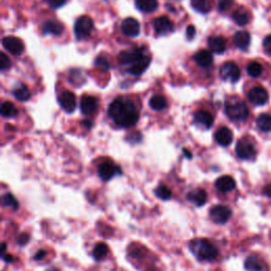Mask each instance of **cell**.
<instances>
[{"label":"cell","instance_id":"cell-40","mask_svg":"<svg viewBox=\"0 0 271 271\" xmlns=\"http://www.w3.org/2000/svg\"><path fill=\"white\" fill-rule=\"evenodd\" d=\"M67 3V0H47V4L53 8V9H58L63 7Z\"/></svg>","mask_w":271,"mask_h":271},{"label":"cell","instance_id":"cell-4","mask_svg":"<svg viewBox=\"0 0 271 271\" xmlns=\"http://www.w3.org/2000/svg\"><path fill=\"white\" fill-rule=\"evenodd\" d=\"M93 30H94L93 19L90 18L89 16H82L75 22L74 35L78 39V41H82V39H84L90 35Z\"/></svg>","mask_w":271,"mask_h":271},{"label":"cell","instance_id":"cell-17","mask_svg":"<svg viewBox=\"0 0 271 271\" xmlns=\"http://www.w3.org/2000/svg\"><path fill=\"white\" fill-rule=\"evenodd\" d=\"M98 99L92 96H84L81 100V110L86 116L94 115L98 109Z\"/></svg>","mask_w":271,"mask_h":271},{"label":"cell","instance_id":"cell-18","mask_svg":"<svg viewBox=\"0 0 271 271\" xmlns=\"http://www.w3.org/2000/svg\"><path fill=\"white\" fill-rule=\"evenodd\" d=\"M215 187L222 193H228L235 189L236 184L235 180L231 176H222L215 182Z\"/></svg>","mask_w":271,"mask_h":271},{"label":"cell","instance_id":"cell-25","mask_svg":"<svg viewBox=\"0 0 271 271\" xmlns=\"http://www.w3.org/2000/svg\"><path fill=\"white\" fill-rule=\"evenodd\" d=\"M233 21L238 26H246L250 22V13L247 9L239 8L232 15Z\"/></svg>","mask_w":271,"mask_h":271},{"label":"cell","instance_id":"cell-13","mask_svg":"<svg viewBox=\"0 0 271 271\" xmlns=\"http://www.w3.org/2000/svg\"><path fill=\"white\" fill-rule=\"evenodd\" d=\"M248 99L254 105H264L268 101V94L263 87H254L249 92Z\"/></svg>","mask_w":271,"mask_h":271},{"label":"cell","instance_id":"cell-27","mask_svg":"<svg viewBox=\"0 0 271 271\" xmlns=\"http://www.w3.org/2000/svg\"><path fill=\"white\" fill-rule=\"evenodd\" d=\"M233 42H234V45L238 49L245 50L248 48V46L250 44V35L246 31H239V32L235 33V35L233 37Z\"/></svg>","mask_w":271,"mask_h":271},{"label":"cell","instance_id":"cell-32","mask_svg":"<svg viewBox=\"0 0 271 271\" xmlns=\"http://www.w3.org/2000/svg\"><path fill=\"white\" fill-rule=\"evenodd\" d=\"M256 126L262 132H270L271 130V116L268 114H262L256 120Z\"/></svg>","mask_w":271,"mask_h":271},{"label":"cell","instance_id":"cell-9","mask_svg":"<svg viewBox=\"0 0 271 271\" xmlns=\"http://www.w3.org/2000/svg\"><path fill=\"white\" fill-rule=\"evenodd\" d=\"M219 73H220V76H222V78L225 79V81H230L232 83L237 82L240 77L239 68L237 67L236 64L232 62L224 64L219 70Z\"/></svg>","mask_w":271,"mask_h":271},{"label":"cell","instance_id":"cell-21","mask_svg":"<svg viewBox=\"0 0 271 271\" xmlns=\"http://www.w3.org/2000/svg\"><path fill=\"white\" fill-rule=\"evenodd\" d=\"M208 46L214 53H217V54L224 53L227 49L226 41L220 36H211L208 39Z\"/></svg>","mask_w":271,"mask_h":271},{"label":"cell","instance_id":"cell-15","mask_svg":"<svg viewBox=\"0 0 271 271\" xmlns=\"http://www.w3.org/2000/svg\"><path fill=\"white\" fill-rule=\"evenodd\" d=\"M213 122H214L213 116L209 112H206V110H198V112L194 114V123L199 127L209 129L212 127Z\"/></svg>","mask_w":271,"mask_h":271},{"label":"cell","instance_id":"cell-20","mask_svg":"<svg viewBox=\"0 0 271 271\" xmlns=\"http://www.w3.org/2000/svg\"><path fill=\"white\" fill-rule=\"evenodd\" d=\"M150 61H152V58L148 55L143 56L140 61H138L136 64L132 65L128 68V72L133 75H141L145 70L148 68Z\"/></svg>","mask_w":271,"mask_h":271},{"label":"cell","instance_id":"cell-26","mask_svg":"<svg viewBox=\"0 0 271 271\" xmlns=\"http://www.w3.org/2000/svg\"><path fill=\"white\" fill-rule=\"evenodd\" d=\"M136 7L143 13H152L158 8L157 0H135Z\"/></svg>","mask_w":271,"mask_h":271},{"label":"cell","instance_id":"cell-19","mask_svg":"<svg viewBox=\"0 0 271 271\" xmlns=\"http://www.w3.org/2000/svg\"><path fill=\"white\" fill-rule=\"evenodd\" d=\"M216 142L222 146H229L232 143L233 134L228 127H220L215 133Z\"/></svg>","mask_w":271,"mask_h":271},{"label":"cell","instance_id":"cell-34","mask_svg":"<svg viewBox=\"0 0 271 271\" xmlns=\"http://www.w3.org/2000/svg\"><path fill=\"white\" fill-rule=\"evenodd\" d=\"M155 195L161 200H168L170 197H172V191H170L169 188H167L165 185H159L155 189Z\"/></svg>","mask_w":271,"mask_h":271},{"label":"cell","instance_id":"cell-43","mask_svg":"<svg viewBox=\"0 0 271 271\" xmlns=\"http://www.w3.org/2000/svg\"><path fill=\"white\" fill-rule=\"evenodd\" d=\"M264 48H265V51L267 53L271 54V35H268L264 39Z\"/></svg>","mask_w":271,"mask_h":271},{"label":"cell","instance_id":"cell-14","mask_svg":"<svg viewBox=\"0 0 271 271\" xmlns=\"http://www.w3.org/2000/svg\"><path fill=\"white\" fill-rule=\"evenodd\" d=\"M187 198L189 202L194 204L196 207H203L206 205L208 200V194L204 189H194L191 190L190 192L187 194Z\"/></svg>","mask_w":271,"mask_h":271},{"label":"cell","instance_id":"cell-35","mask_svg":"<svg viewBox=\"0 0 271 271\" xmlns=\"http://www.w3.org/2000/svg\"><path fill=\"white\" fill-rule=\"evenodd\" d=\"M2 202L4 207H10L14 210L18 209V202L17 199L11 194V193H6L2 197Z\"/></svg>","mask_w":271,"mask_h":271},{"label":"cell","instance_id":"cell-5","mask_svg":"<svg viewBox=\"0 0 271 271\" xmlns=\"http://www.w3.org/2000/svg\"><path fill=\"white\" fill-rule=\"evenodd\" d=\"M231 215H232V211L226 206L218 205L212 207L210 210V218L212 219V222L215 224H226Z\"/></svg>","mask_w":271,"mask_h":271},{"label":"cell","instance_id":"cell-12","mask_svg":"<svg viewBox=\"0 0 271 271\" xmlns=\"http://www.w3.org/2000/svg\"><path fill=\"white\" fill-rule=\"evenodd\" d=\"M59 105L65 110L66 113L71 114L76 108V98L71 92H64L58 97Z\"/></svg>","mask_w":271,"mask_h":271},{"label":"cell","instance_id":"cell-24","mask_svg":"<svg viewBox=\"0 0 271 271\" xmlns=\"http://www.w3.org/2000/svg\"><path fill=\"white\" fill-rule=\"evenodd\" d=\"M245 268L248 271H264L265 264L262 259L256 255H250L245 260Z\"/></svg>","mask_w":271,"mask_h":271},{"label":"cell","instance_id":"cell-16","mask_svg":"<svg viewBox=\"0 0 271 271\" xmlns=\"http://www.w3.org/2000/svg\"><path fill=\"white\" fill-rule=\"evenodd\" d=\"M122 32L129 37H136L140 33V24L135 18H125L121 25Z\"/></svg>","mask_w":271,"mask_h":271},{"label":"cell","instance_id":"cell-39","mask_svg":"<svg viewBox=\"0 0 271 271\" xmlns=\"http://www.w3.org/2000/svg\"><path fill=\"white\" fill-rule=\"evenodd\" d=\"M233 5V0H220L218 4V10L222 12L227 11Z\"/></svg>","mask_w":271,"mask_h":271},{"label":"cell","instance_id":"cell-37","mask_svg":"<svg viewBox=\"0 0 271 271\" xmlns=\"http://www.w3.org/2000/svg\"><path fill=\"white\" fill-rule=\"evenodd\" d=\"M95 65L102 69V70H109L110 69V64L109 62L107 61V58L104 57V56H99L96 58V62H95Z\"/></svg>","mask_w":271,"mask_h":271},{"label":"cell","instance_id":"cell-46","mask_svg":"<svg viewBox=\"0 0 271 271\" xmlns=\"http://www.w3.org/2000/svg\"><path fill=\"white\" fill-rule=\"evenodd\" d=\"M184 154L186 155V157H187L188 159H192V154H191V152H190L189 149L184 148Z\"/></svg>","mask_w":271,"mask_h":271},{"label":"cell","instance_id":"cell-22","mask_svg":"<svg viewBox=\"0 0 271 271\" xmlns=\"http://www.w3.org/2000/svg\"><path fill=\"white\" fill-rule=\"evenodd\" d=\"M64 31V26L59 22L55 21H48L43 25V32L44 34H51V35H61Z\"/></svg>","mask_w":271,"mask_h":271},{"label":"cell","instance_id":"cell-36","mask_svg":"<svg viewBox=\"0 0 271 271\" xmlns=\"http://www.w3.org/2000/svg\"><path fill=\"white\" fill-rule=\"evenodd\" d=\"M247 72L250 76L252 77H257L263 72V67L259 63L256 62H252L251 64L248 65L247 67Z\"/></svg>","mask_w":271,"mask_h":271},{"label":"cell","instance_id":"cell-31","mask_svg":"<svg viewBox=\"0 0 271 271\" xmlns=\"http://www.w3.org/2000/svg\"><path fill=\"white\" fill-rule=\"evenodd\" d=\"M191 5L195 11L203 14L209 13L211 8H212L210 0H191Z\"/></svg>","mask_w":271,"mask_h":271},{"label":"cell","instance_id":"cell-3","mask_svg":"<svg viewBox=\"0 0 271 271\" xmlns=\"http://www.w3.org/2000/svg\"><path fill=\"white\" fill-rule=\"evenodd\" d=\"M225 110L227 116L233 121H245L249 116L247 105L237 97H232L227 100Z\"/></svg>","mask_w":271,"mask_h":271},{"label":"cell","instance_id":"cell-38","mask_svg":"<svg viewBox=\"0 0 271 271\" xmlns=\"http://www.w3.org/2000/svg\"><path fill=\"white\" fill-rule=\"evenodd\" d=\"M10 67H11V61H10L8 55H6L5 53L0 54V69H2V71H5V70L9 69Z\"/></svg>","mask_w":271,"mask_h":271},{"label":"cell","instance_id":"cell-29","mask_svg":"<svg viewBox=\"0 0 271 271\" xmlns=\"http://www.w3.org/2000/svg\"><path fill=\"white\" fill-rule=\"evenodd\" d=\"M149 106L156 112H160V110H163L167 107V102L163 96L155 95L149 100Z\"/></svg>","mask_w":271,"mask_h":271},{"label":"cell","instance_id":"cell-1","mask_svg":"<svg viewBox=\"0 0 271 271\" xmlns=\"http://www.w3.org/2000/svg\"><path fill=\"white\" fill-rule=\"evenodd\" d=\"M108 115L120 127H132L139 120V112L135 103L127 98H118L109 105Z\"/></svg>","mask_w":271,"mask_h":271},{"label":"cell","instance_id":"cell-7","mask_svg":"<svg viewBox=\"0 0 271 271\" xmlns=\"http://www.w3.org/2000/svg\"><path fill=\"white\" fill-rule=\"evenodd\" d=\"M145 56L142 48H135L132 50H125L119 54V62L122 65H134Z\"/></svg>","mask_w":271,"mask_h":271},{"label":"cell","instance_id":"cell-23","mask_svg":"<svg viewBox=\"0 0 271 271\" xmlns=\"http://www.w3.org/2000/svg\"><path fill=\"white\" fill-rule=\"evenodd\" d=\"M195 62L200 67L208 68L213 64V55L208 50H200L195 55Z\"/></svg>","mask_w":271,"mask_h":271},{"label":"cell","instance_id":"cell-48","mask_svg":"<svg viewBox=\"0 0 271 271\" xmlns=\"http://www.w3.org/2000/svg\"><path fill=\"white\" fill-rule=\"evenodd\" d=\"M47 271H59V270L56 269V268H51V269H48Z\"/></svg>","mask_w":271,"mask_h":271},{"label":"cell","instance_id":"cell-44","mask_svg":"<svg viewBox=\"0 0 271 271\" xmlns=\"http://www.w3.org/2000/svg\"><path fill=\"white\" fill-rule=\"evenodd\" d=\"M46 255H47V252H46V251L45 250H38L37 251V252L35 253V255H34V259L35 260H42L43 258H45L46 257Z\"/></svg>","mask_w":271,"mask_h":271},{"label":"cell","instance_id":"cell-8","mask_svg":"<svg viewBox=\"0 0 271 271\" xmlns=\"http://www.w3.org/2000/svg\"><path fill=\"white\" fill-rule=\"evenodd\" d=\"M3 46L9 53L13 55H21L25 50L24 42L16 36H6L3 39Z\"/></svg>","mask_w":271,"mask_h":271},{"label":"cell","instance_id":"cell-30","mask_svg":"<svg viewBox=\"0 0 271 271\" xmlns=\"http://www.w3.org/2000/svg\"><path fill=\"white\" fill-rule=\"evenodd\" d=\"M109 253L108 246L105 243H98L93 251V256L96 260H103Z\"/></svg>","mask_w":271,"mask_h":271},{"label":"cell","instance_id":"cell-2","mask_svg":"<svg viewBox=\"0 0 271 271\" xmlns=\"http://www.w3.org/2000/svg\"><path fill=\"white\" fill-rule=\"evenodd\" d=\"M189 248L200 262H213L219 255L217 247L206 238H196L190 243Z\"/></svg>","mask_w":271,"mask_h":271},{"label":"cell","instance_id":"cell-41","mask_svg":"<svg viewBox=\"0 0 271 271\" xmlns=\"http://www.w3.org/2000/svg\"><path fill=\"white\" fill-rule=\"evenodd\" d=\"M29 240H30V235L29 234H26V233H23L18 236L17 238V242L18 244L21 245V246H25L29 243Z\"/></svg>","mask_w":271,"mask_h":271},{"label":"cell","instance_id":"cell-42","mask_svg":"<svg viewBox=\"0 0 271 271\" xmlns=\"http://www.w3.org/2000/svg\"><path fill=\"white\" fill-rule=\"evenodd\" d=\"M186 35L189 39H192L195 35H196V29L193 25H190L188 28H187V32H186Z\"/></svg>","mask_w":271,"mask_h":271},{"label":"cell","instance_id":"cell-11","mask_svg":"<svg viewBox=\"0 0 271 271\" xmlns=\"http://www.w3.org/2000/svg\"><path fill=\"white\" fill-rule=\"evenodd\" d=\"M154 29L157 34L159 35H166L170 32H173L174 24L170 19L166 16H160L154 21Z\"/></svg>","mask_w":271,"mask_h":271},{"label":"cell","instance_id":"cell-28","mask_svg":"<svg viewBox=\"0 0 271 271\" xmlns=\"http://www.w3.org/2000/svg\"><path fill=\"white\" fill-rule=\"evenodd\" d=\"M12 94H13L14 98L21 102L28 101L30 97H31V94H30L28 87L24 84H18L17 86H15Z\"/></svg>","mask_w":271,"mask_h":271},{"label":"cell","instance_id":"cell-10","mask_svg":"<svg viewBox=\"0 0 271 271\" xmlns=\"http://www.w3.org/2000/svg\"><path fill=\"white\" fill-rule=\"evenodd\" d=\"M235 150L236 155L243 160H250L255 157V149L253 144L246 139L239 140L236 144Z\"/></svg>","mask_w":271,"mask_h":271},{"label":"cell","instance_id":"cell-47","mask_svg":"<svg viewBox=\"0 0 271 271\" xmlns=\"http://www.w3.org/2000/svg\"><path fill=\"white\" fill-rule=\"evenodd\" d=\"M82 124H83V126H85L87 128H90V127L93 126V123L90 122V121H88V120H85V121H82Z\"/></svg>","mask_w":271,"mask_h":271},{"label":"cell","instance_id":"cell-45","mask_svg":"<svg viewBox=\"0 0 271 271\" xmlns=\"http://www.w3.org/2000/svg\"><path fill=\"white\" fill-rule=\"evenodd\" d=\"M3 259L5 260L6 263H13L14 262V257L12 256V254H10V253L3 254Z\"/></svg>","mask_w":271,"mask_h":271},{"label":"cell","instance_id":"cell-33","mask_svg":"<svg viewBox=\"0 0 271 271\" xmlns=\"http://www.w3.org/2000/svg\"><path fill=\"white\" fill-rule=\"evenodd\" d=\"M0 113H2L3 117L5 118H14L17 116L18 110L11 102H4L0 108Z\"/></svg>","mask_w":271,"mask_h":271},{"label":"cell","instance_id":"cell-6","mask_svg":"<svg viewBox=\"0 0 271 271\" xmlns=\"http://www.w3.org/2000/svg\"><path fill=\"white\" fill-rule=\"evenodd\" d=\"M121 168L115 165L112 161H105L99 165L98 174L103 182H109L117 175H121Z\"/></svg>","mask_w":271,"mask_h":271}]
</instances>
